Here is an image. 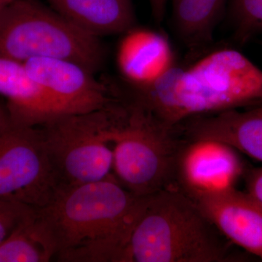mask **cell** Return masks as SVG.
Here are the masks:
<instances>
[{"label": "cell", "instance_id": "44dd1931", "mask_svg": "<svg viewBox=\"0 0 262 262\" xmlns=\"http://www.w3.org/2000/svg\"><path fill=\"white\" fill-rule=\"evenodd\" d=\"M9 115L7 112L6 108L3 107L0 105V129L9 120Z\"/></svg>", "mask_w": 262, "mask_h": 262}, {"label": "cell", "instance_id": "5b68a950", "mask_svg": "<svg viewBox=\"0 0 262 262\" xmlns=\"http://www.w3.org/2000/svg\"><path fill=\"white\" fill-rule=\"evenodd\" d=\"M0 54L23 63L37 58L67 60L94 74L106 59L99 37L39 0H12L0 10Z\"/></svg>", "mask_w": 262, "mask_h": 262}, {"label": "cell", "instance_id": "5bb4252c", "mask_svg": "<svg viewBox=\"0 0 262 262\" xmlns=\"http://www.w3.org/2000/svg\"><path fill=\"white\" fill-rule=\"evenodd\" d=\"M53 9L95 37L124 34L135 27L132 0H47Z\"/></svg>", "mask_w": 262, "mask_h": 262}, {"label": "cell", "instance_id": "30bf717a", "mask_svg": "<svg viewBox=\"0 0 262 262\" xmlns=\"http://www.w3.org/2000/svg\"><path fill=\"white\" fill-rule=\"evenodd\" d=\"M191 198L231 244L262 260V208L247 193L232 188Z\"/></svg>", "mask_w": 262, "mask_h": 262}, {"label": "cell", "instance_id": "ac0fdd59", "mask_svg": "<svg viewBox=\"0 0 262 262\" xmlns=\"http://www.w3.org/2000/svg\"><path fill=\"white\" fill-rule=\"evenodd\" d=\"M36 211L37 210L20 203L0 202V244Z\"/></svg>", "mask_w": 262, "mask_h": 262}, {"label": "cell", "instance_id": "9a60e30c", "mask_svg": "<svg viewBox=\"0 0 262 262\" xmlns=\"http://www.w3.org/2000/svg\"><path fill=\"white\" fill-rule=\"evenodd\" d=\"M56 248L36 211L0 244V262H48Z\"/></svg>", "mask_w": 262, "mask_h": 262}, {"label": "cell", "instance_id": "277c9868", "mask_svg": "<svg viewBox=\"0 0 262 262\" xmlns=\"http://www.w3.org/2000/svg\"><path fill=\"white\" fill-rule=\"evenodd\" d=\"M128 112L125 97L107 107L63 114L38 126L60 187L113 176L114 141Z\"/></svg>", "mask_w": 262, "mask_h": 262}, {"label": "cell", "instance_id": "d6986e66", "mask_svg": "<svg viewBox=\"0 0 262 262\" xmlns=\"http://www.w3.org/2000/svg\"><path fill=\"white\" fill-rule=\"evenodd\" d=\"M247 194L262 208V167L255 168L246 179Z\"/></svg>", "mask_w": 262, "mask_h": 262}, {"label": "cell", "instance_id": "9c48e42d", "mask_svg": "<svg viewBox=\"0 0 262 262\" xmlns=\"http://www.w3.org/2000/svg\"><path fill=\"white\" fill-rule=\"evenodd\" d=\"M244 172L237 151L211 139L186 141L177 162L176 187L192 196L234 188Z\"/></svg>", "mask_w": 262, "mask_h": 262}, {"label": "cell", "instance_id": "8992f818", "mask_svg": "<svg viewBox=\"0 0 262 262\" xmlns=\"http://www.w3.org/2000/svg\"><path fill=\"white\" fill-rule=\"evenodd\" d=\"M185 142L178 129L163 125L130 98L126 120L114 141V177L137 196L173 187Z\"/></svg>", "mask_w": 262, "mask_h": 262}, {"label": "cell", "instance_id": "e0dca14e", "mask_svg": "<svg viewBox=\"0 0 262 262\" xmlns=\"http://www.w3.org/2000/svg\"><path fill=\"white\" fill-rule=\"evenodd\" d=\"M231 12L237 39L262 33V0H231Z\"/></svg>", "mask_w": 262, "mask_h": 262}, {"label": "cell", "instance_id": "8fae6325", "mask_svg": "<svg viewBox=\"0 0 262 262\" xmlns=\"http://www.w3.org/2000/svg\"><path fill=\"white\" fill-rule=\"evenodd\" d=\"M179 129L186 141H221L262 163V103L246 110L235 108L194 117Z\"/></svg>", "mask_w": 262, "mask_h": 262}, {"label": "cell", "instance_id": "3957f363", "mask_svg": "<svg viewBox=\"0 0 262 262\" xmlns=\"http://www.w3.org/2000/svg\"><path fill=\"white\" fill-rule=\"evenodd\" d=\"M229 244L196 202L173 186L149 196L127 262L229 261Z\"/></svg>", "mask_w": 262, "mask_h": 262}, {"label": "cell", "instance_id": "2e32d148", "mask_svg": "<svg viewBox=\"0 0 262 262\" xmlns=\"http://www.w3.org/2000/svg\"><path fill=\"white\" fill-rule=\"evenodd\" d=\"M173 20L181 39L191 47L209 42L227 0H173Z\"/></svg>", "mask_w": 262, "mask_h": 262}, {"label": "cell", "instance_id": "7402d4cb", "mask_svg": "<svg viewBox=\"0 0 262 262\" xmlns=\"http://www.w3.org/2000/svg\"><path fill=\"white\" fill-rule=\"evenodd\" d=\"M12 0H0V4L7 5Z\"/></svg>", "mask_w": 262, "mask_h": 262}, {"label": "cell", "instance_id": "ffe728a7", "mask_svg": "<svg viewBox=\"0 0 262 262\" xmlns=\"http://www.w3.org/2000/svg\"><path fill=\"white\" fill-rule=\"evenodd\" d=\"M168 0H149L151 15L157 23H160L164 19Z\"/></svg>", "mask_w": 262, "mask_h": 262}, {"label": "cell", "instance_id": "ba28073f", "mask_svg": "<svg viewBox=\"0 0 262 262\" xmlns=\"http://www.w3.org/2000/svg\"><path fill=\"white\" fill-rule=\"evenodd\" d=\"M24 65L64 114L101 110L125 97L120 89L98 80L94 73L75 62L37 58L24 62Z\"/></svg>", "mask_w": 262, "mask_h": 262}, {"label": "cell", "instance_id": "52a82bcc", "mask_svg": "<svg viewBox=\"0 0 262 262\" xmlns=\"http://www.w3.org/2000/svg\"><path fill=\"white\" fill-rule=\"evenodd\" d=\"M59 188L39 127L20 125L9 117L0 129V202L38 211Z\"/></svg>", "mask_w": 262, "mask_h": 262}, {"label": "cell", "instance_id": "6da1fadb", "mask_svg": "<svg viewBox=\"0 0 262 262\" xmlns=\"http://www.w3.org/2000/svg\"><path fill=\"white\" fill-rule=\"evenodd\" d=\"M149 196L125 189L113 176L59 188L37 211L56 248L68 262H127L129 244Z\"/></svg>", "mask_w": 262, "mask_h": 262}, {"label": "cell", "instance_id": "603a6c76", "mask_svg": "<svg viewBox=\"0 0 262 262\" xmlns=\"http://www.w3.org/2000/svg\"><path fill=\"white\" fill-rule=\"evenodd\" d=\"M5 5H3V4H0V10L2 9V8H3V7L5 6Z\"/></svg>", "mask_w": 262, "mask_h": 262}, {"label": "cell", "instance_id": "7c38bea8", "mask_svg": "<svg viewBox=\"0 0 262 262\" xmlns=\"http://www.w3.org/2000/svg\"><path fill=\"white\" fill-rule=\"evenodd\" d=\"M122 77L134 89L154 83L175 65L171 45L161 33L134 28L124 33L117 51Z\"/></svg>", "mask_w": 262, "mask_h": 262}, {"label": "cell", "instance_id": "7a4b0ae2", "mask_svg": "<svg viewBox=\"0 0 262 262\" xmlns=\"http://www.w3.org/2000/svg\"><path fill=\"white\" fill-rule=\"evenodd\" d=\"M131 98L163 125L262 103V70L241 52L222 48L186 67L174 65Z\"/></svg>", "mask_w": 262, "mask_h": 262}, {"label": "cell", "instance_id": "4fadbf2b", "mask_svg": "<svg viewBox=\"0 0 262 262\" xmlns=\"http://www.w3.org/2000/svg\"><path fill=\"white\" fill-rule=\"evenodd\" d=\"M0 95L12 121L40 126L63 115L58 105L29 75L23 62L0 54Z\"/></svg>", "mask_w": 262, "mask_h": 262}]
</instances>
